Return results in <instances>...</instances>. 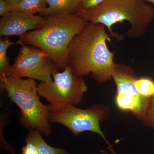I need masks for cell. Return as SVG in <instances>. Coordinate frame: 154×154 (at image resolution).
<instances>
[{
  "instance_id": "7c38bea8",
  "label": "cell",
  "mask_w": 154,
  "mask_h": 154,
  "mask_svg": "<svg viewBox=\"0 0 154 154\" xmlns=\"http://www.w3.org/2000/svg\"><path fill=\"white\" fill-rule=\"evenodd\" d=\"M25 141L33 143L39 154H70L66 149L55 148L50 146L45 141L42 135L37 130H31L25 137Z\"/></svg>"
},
{
  "instance_id": "603a6c76",
  "label": "cell",
  "mask_w": 154,
  "mask_h": 154,
  "mask_svg": "<svg viewBox=\"0 0 154 154\" xmlns=\"http://www.w3.org/2000/svg\"><path fill=\"white\" fill-rule=\"evenodd\" d=\"M110 152L111 153V154H118L114 150V149H112L111 150H110Z\"/></svg>"
},
{
  "instance_id": "277c9868",
  "label": "cell",
  "mask_w": 154,
  "mask_h": 154,
  "mask_svg": "<svg viewBox=\"0 0 154 154\" xmlns=\"http://www.w3.org/2000/svg\"><path fill=\"white\" fill-rule=\"evenodd\" d=\"M1 84L12 102L20 110V121L29 131L36 129L42 135L51 133L47 105L39 99L35 80L12 76H0Z\"/></svg>"
},
{
  "instance_id": "4fadbf2b",
  "label": "cell",
  "mask_w": 154,
  "mask_h": 154,
  "mask_svg": "<svg viewBox=\"0 0 154 154\" xmlns=\"http://www.w3.org/2000/svg\"><path fill=\"white\" fill-rule=\"evenodd\" d=\"M47 7V0H22L17 5H11L12 12L19 11L30 15L41 14Z\"/></svg>"
},
{
  "instance_id": "2e32d148",
  "label": "cell",
  "mask_w": 154,
  "mask_h": 154,
  "mask_svg": "<svg viewBox=\"0 0 154 154\" xmlns=\"http://www.w3.org/2000/svg\"><path fill=\"white\" fill-rule=\"evenodd\" d=\"M12 114V111L1 113L0 116V146L1 148L6 151L10 154H15L14 146L6 140L4 136V128L8 123Z\"/></svg>"
},
{
  "instance_id": "cb8c5ba5",
  "label": "cell",
  "mask_w": 154,
  "mask_h": 154,
  "mask_svg": "<svg viewBox=\"0 0 154 154\" xmlns=\"http://www.w3.org/2000/svg\"><path fill=\"white\" fill-rule=\"evenodd\" d=\"M147 2L151 3L154 5V0H143Z\"/></svg>"
},
{
  "instance_id": "d6986e66",
  "label": "cell",
  "mask_w": 154,
  "mask_h": 154,
  "mask_svg": "<svg viewBox=\"0 0 154 154\" xmlns=\"http://www.w3.org/2000/svg\"><path fill=\"white\" fill-rule=\"evenodd\" d=\"M26 144L23 147L22 154H39L36 146L32 143L26 141Z\"/></svg>"
},
{
  "instance_id": "7402d4cb",
  "label": "cell",
  "mask_w": 154,
  "mask_h": 154,
  "mask_svg": "<svg viewBox=\"0 0 154 154\" xmlns=\"http://www.w3.org/2000/svg\"><path fill=\"white\" fill-rule=\"evenodd\" d=\"M99 154H111V153H108V152L106 150H101L100 151V153Z\"/></svg>"
},
{
  "instance_id": "7a4b0ae2",
  "label": "cell",
  "mask_w": 154,
  "mask_h": 154,
  "mask_svg": "<svg viewBox=\"0 0 154 154\" xmlns=\"http://www.w3.org/2000/svg\"><path fill=\"white\" fill-rule=\"evenodd\" d=\"M76 14L87 22L105 25L111 37L122 41L124 35L115 33L112 27L117 23L129 22L131 28L125 35L139 38L154 20V8L143 0H106L95 8L80 10Z\"/></svg>"
},
{
  "instance_id": "ac0fdd59",
  "label": "cell",
  "mask_w": 154,
  "mask_h": 154,
  "mask_svg": "<svg viewBox=\"0 0 154 154\" xmlns=\"http://www.w3.org/2000/svg\"><path fill=\"white\" fill-rule=\"evenodd\" d=\"M106 0H82L80 10H86L101 5Z\"/></svg>"
},
{
  "instance_id": "9c48e42d",
  "label": "cell",
  "mask_w": 154,
  "mask_h": 154,
  "mask_svg": "<svg viewBox=\"0 0 154 154\" xmlns=\"http://www.w3.org/2000/svg\"><path fill=\"white\" fill-rule=\"evenodd\" d=\"M137 78L132 68L126 65L117 64L112 74L116 93L129 96H141L135 84Z\"/></svg>"
},
{
  "instance_id": "5b68a950",
  "label": "cell",
  "mask_w": 154,
  "mask_h": 154,
  "mask_svg": "<svg viewBox=\"0 0 154 154\" xmlns=\"http://www.w3.org/2000/svg\"><path fill=\"white\" fill-rule=\"evenodd\" d=\"M50 123H58L65 126L77 136L85 131L99 134L104 139L108 149L113 147L100 128V122L110 116V108L101 104H95L86 109H80L74 105L54 107L47 105Z\"/></svg>"
},
{
  "instance_id": "30bf717a",
  "label": "cell",
  "mask_w": 154,
  "mask_h": 154,
  "mask_svg": "<svg viewBox=\"0 0 154 154\" xmlns=\"http://www.w3.org/2000/svg\"><path fill=\"white\" fill-rule=\"evenodd\" d=\"M115 101L119 110L130 111L138 120L143 121L149 108L151 98L142 96H127L116 93Z\"/></svg>"
},
{
  "instance_id": "ffe728a7",
  "label": "cell",
  "mask_w": 154,
  "mask_h": 154,
  "mask_svg": "<svg viewBox=\"0 0 154 154\" xmlns=\"http://www.w3.org/2000/svg\"><path fill=\"white\" fill-rule=\"evenodd\" d=\"M11 12V5L5 0H0V16L4 17Z\"/></svg>"
},
{
  "instance_id": "6da1fadb",
  "label": "cell",
  "mask_w": 154,
  "mask_h": 154,
  "mask_svg": "<svg viewBox=\"0 0 154 154\" xmlns=\"http://www.w3.org/2000/svg\"><path fill=\"white\" fill-rule=\"evenodd\" d=\"M111 37L105 25L87 22L69 46L68 66L73 72L83 78L91 74L99 83L112 79L117 63L113 60L114 52L110 51L107 46V41H111Z\"/></svg>"
},
{
  "instance_id": "ba28073f",
  "label": "cell",
  "mask_w": 154,
  "mask_h": 154,
  "mask_svg": "<svg viewBox=\"0 0 154 154\" xmlns=\"http://www.w3.org/2000/svg\"><path fill=\"white\" fill-rule=\"evenodd\" d=\"M47 19L41 15H30L19 11H13L0 19V36H18L42 28Z\"/></svg>"
},
{
  "instance_id": "8fae6325",
  "label": "cell",
  "mask_w": 154,
  "mask_h": 154,
  "mask_svg": "<svg viewBox=\"0 0 154 154\" xmlns=\"http://www.w3.org/2000/svg\"><path fill=\"white\" fill-rule=\"evenodd\" d=\"M47 8L40 14L49 17L63 14H76L80 9L82 0H47Z\"/></svg>"
},
{
  "instance_id": "5bb4252c",
  "label": "cell",
  "mask_w": 154,
  "mask_h": 154,
  "mask_svg": "<svg viewBox=\"0 0 154 154\" xmlns=\"http://www.w3.org/2000/svg\"><path fill=\"white\" fill-rule=\"evenodd\" d=\"M23 44L20 40L17 42H13L8 37H1L0 38V76H10L11 66L8 57L7 52L9 48L14 45Z\"/></svg>"
},
{
  "instance_id": "44dd1931",
  "label": "cell",
  "mask_w": 154,
  "mask_h": 154,
  "mask_svg": "<svg viewBox=\"0 0 154 154\" xmlns=\"http://www.w3.org/2000/svg\"><path fill=\"white\" fill-rule=\"evenodd\" d=\"M12 5H15L21 2L22 0H5Z\"/></svg>"
},
{
  "instance_id": "e0dca14e",
  "label": "cell",
  "mask_w": 154,
  "mask_h": 154,
  "mask_svg": "<svg viewBox=\"0 0 154 154\" xmlns=\"http://www.w3.org/2000/svg\"><path fill=\"white\" fill-rule=\"evenodd\" d=\"M143 122L146 127L154 129V96L151 98L149 108Z\"/></svg>"
},
{
  "instance_id": "9a60e30c",
  "label": "cell",
  "mask_w": 154,
  "mask_h": 154,
  "mask_svg": "<svg viewBox=\"0 0 154 154\" xmlns=\"http://www.w3.org/2000/svg\"><path fill=\"white\" fill-rule=\"evenodd\" d=\"M135 84L142 96L149 98L154 96V80L152 78L147 77L137 78Z\"/></svg>"
},
{
  "instance_id": "8992f818",
  "label": "cell",
  "mask_w": 154,
  "mask_h": 154,
  "mask_svg": "<svg viewBox=\"0 0 154 154\" xmlns=\"http://www.w3.org/2000/svg\"><path fill=\"white\" fill-rule=\"evenodd\" d=\"M51 82H40L38 85V95L54 107L79 105L82 101L88 86L83 77L75 74L68 66L63 71L52 75Z\"/></svg>"
},
{
  "instance_id": "52a82bcc",
  "label": "cell",
  "mask_w": 154,
  "mask_h": 154,
  "mask_svg": "<svg viewBox=\"0 0 154 154\" xmlns=\"http://www.w3.org/2000/svg\"><path fill=\"white\" fill-rule=\"evenodd\" d=\"M17 57L11 66L10 76L37 80L40 82L53 81L57 67L46 52L37 48L22 44Z\"/></svg>"
},
{
  "instance_id": "3957f363",
  "label": "cell",
  "mask_w": 154,
  "mask_h": 154,
  "mask_svg": "<svg viewBox=\"0 0 154 154\" xmlns=\"http://www.w3.org/2000/svg\"><path fill=\"white\" fill-rule=\"evenodd\" d=\"M46 24L27 32L19 39L23 44L37 48L46 52L58 69L68 66L70 43L85 27L87 22L77 14H63L46 17Z\"/></svg>"
}]
</instances>
